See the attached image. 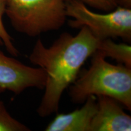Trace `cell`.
<instances>
[{
    "label": "cell",
    "mask_w": 131,
    "mask_h": 131,
    "mask_svg": "<svg viewBox=\"0 0 131 131\" xmlns=\"http://www.w3.org/2000/svg\"><path fill=\"white\" fill-rule=\"evenodd\" d=\"M98 40L86 27L76 35L63 32L48 47L38 39L29 61L45 70V92L37 109L41 117L57 113L64 91L75 81L85 61L97 50Z\"/></svg>",
    "instance_id": "6da1fadb"
},
{
    "label": "cell",
    "mask_w": 131,
    "mask_h": 131,
    "mask_svg": "<svg viewBox=\"0 0 131 131\" xmlns=\"http://www.w3.org/2000/svg\"><path fill=\"white\" fill-rule=\"evenodd\" d=\"M91 66L69 87V94L75 103H83L91 95L111 97L131 110V68L107 62L96 50Z\"/></svg>",
    "instance_id": "7a4b0ae2"
},
{
    "label": "cell",
    "mask_w": 131,
    "mask_h": 131,
    "mask_svg": "<svg viewBox=\"0 0 131 131\" xmlns=\"http://www.w3.org/2000/svg\"><path fill=\"white\" fill-rule=\"evenodd\" d=\"M5 14L16 32L30 37L61 29L68 18L64 0H7Z\"/></svg>",
    "instance_id": "3957f363"
},
{
    "label": "cell",
    "mask_w": 131,
    "mask_h": 131,
    "mask_svg": "<svg viewBox=\"0 0 131 131\" xmlns=\"http://www.w3.org/2000/svg\"><path fill=\"white\" fill-rule=\"evenodd\" d=\"M66 11L72 28L86 27L98 40L120 38L124 41H131V9L117 6L106 14H98L88 9L78 0L66 2Z\"/></svg>",
    "instance_id": "277c9868"
},
{
    "label": "cell",
    "mask_w": 131,
    "mask_h": 131,
    "mask_svg": "<svg viewBox=\"0 0 131 131\" xmlns=\"http://www.w3.org/2000/svg\"><path fill=\"white\" fill-rule=\"evenodd\" d=\"M46 81L42 68L24 64L0 50V94L10 91L19 95L28 88L43 90Z\"/></svg>",
    "instance_id": "5b68a950"
},
{
    "label": "cell",
    "mask_w": 131,
    "mask_h": 131,
    "mask_svg": "<svg viewBox=\"0 0 131 131\" xmlns=\"http://www.w3.org/2000/svg\"><path fill=\"white\" fill-rule=\"evenodd\" d=\"M97 110L90 131H130L131 117L120 103L107 96H97Z\"/></svg>",
    "instance_id": "8992f818"
},
{
    "label": "cell",
    "mask_w": 131,
    "mask_h": 131,
    "mask_svg": "<svg viewBox=\"0 0 131 131\" xmlns=\"http://www.w3.org/2000/svg\"><path fill=\"white\" fill-rule=\"evenodd\" d=\"M84 105L68 114H58L47 126L46 131H90L92 119L97 110L96 97L91 95Z\"/></svg>",
    "instance_id": "52a82bcc"
},
{
    "label": "cell",
    "mask_w": 131,
    "mask_h": 131,
    "mask_svg": "<svg viewBox=\"0 0 131 131\" xmlns=\"http://www.w3.org/2000/svg\"><path fill=\"white\" fill-rule=\"evenodd\" d=\"M97 50L105 58L109 57L118 64L131 68V46L126 43H116L111 38L99 40Z\"/></svg>",
    "instance_id": "ba28073f"
},
{
    "label": "cell",
    "mask_w": 131,
    "mask_h": 131,
    "mask_svg": "<svg viewBox=\"0 0 131 131\" xmlns=\"http://www.w3.org/2000/svg\"><path fill=\"white\" fill-rule=\"evenodd\" d=\"M30 129L10 114L3 101L0 100V131H29Z\"/></svg>",
    "instance_id": "9c48e42d"
},
{
    "label": "cell",
    "mask_w": 131,
    "mask_h": 131,
    "mask_svg": "<svg viewBox=\"0 0 131 131\" xmlns=\"http://www.w3.org/2000/svg\"><path fill=\"white\" fill-rule=\"evenodd\" d=\"M7 0H0V45L4 46L6 50L12 56L18 57L19 51L14 44V40L5 28L3 16L5 14Z\"/></svg>",
    "instance_id": "30bf717a"
},
{
    "label": "cell",
    "mask_w": 131,
    "mask_h": 131,
    "mask_svg": "<svg viewBox=\"0 0 131 131\" xmlns=\"http://www.w3.org/2000/svg\"><path fill=\"white\" fill-rule=\"evenodd\" d=\"M65 2L72 0H64ZM95 9L108 12L117 7L115 0H78Z\"/></svg>",
    "instance_id": "8fae6325"
},
{
    "label": "cell",
    "mask_w": 131,
    "mask_h": 131,
    "mask_svg": "<svg viewBox=\"0 0 131 131\" xmlns=\"http://www.w3.org/2000/svg\"><path fill=\"white\" fill-rule=\"evenodd\" d=\"M117 6L131 9V0H115Z\"/></svg>",
    "instance_id": "7c38bea8"
}]
</instances>
